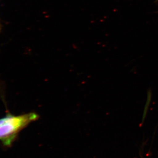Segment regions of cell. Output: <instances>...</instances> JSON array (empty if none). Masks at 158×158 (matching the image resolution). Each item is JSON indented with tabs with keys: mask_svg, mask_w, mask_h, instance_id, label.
Segmentation results:
<instances>
[{
	"mask_svg": "<svg viewBox=\"0 0 158 158\" xmlns=\"http://www.w3.org/2000/svg\"><path fill=\"white\" fill-rule=\"evenodd\" d=\"M38 118V115L35 113L8 116L6 122L0 126V140L7 145L11 144L21 130Z\"/></svg>",
	"mask_w": 158,
	"mask_h": 158,
	"instance_id": "cell-1",
	"label": "cell"
},
{
	"mask_svg": "<svg viewBox=\"0 0 158 158\" xmlns=\"http://www.w3.org/2000/svg\"><path fill=\"white\" fill-rule=\"evenodd\" d=\"M152 99V92L151 91H148V92L147 100L145 103L144 106V111H143V116H142V122H143L145 120V117L147 115L148 111L149 108V105L150 104Z\"/></svg>",
	"mask_w": 158,
	"mask_h": 158,
	"instance_id": "cell-2",
	"label": "cell"
},
{
	"mask_svg": "<svg viewBox=\"0 0 158 158\" xmlns=\"http://www.w3.org/2000/svg\"><path fill=\"white\" fill-rule=\"evenodd\" d=\"M8 116H7V117H5V118H1V119H0V126H1L2 125L3 123H4L6 122V120L8 119Z\"/></svg>",
	"mask_w": 158,
	"mask_h": 158,
	"instance_id": "cell-3",
	"label": "cell"
},
{
	"mask_svg": "<svg viewBox=\"0 0 158 158\" xmlns=\"http://www.w3.org/2000/svg\"><path fill=\"white\" fill-rule=\"evenodd\" d=\"M0 31H1V27H0Z\"/></svg>",
	"mask_w": 158,
	"mask_h": 158,
	"instance_id": "cell-4",
	"label": "cell"
}]
</instances>
